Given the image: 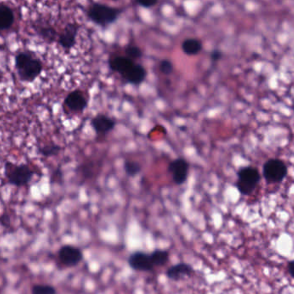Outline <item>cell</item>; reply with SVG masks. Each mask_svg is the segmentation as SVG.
<instances>
[{"mask_svg":"<svg viewBox=\"0 0 294 294\" xmlns=\"http://www.w3.org/2000/svg\"><path fill=\"white\" fill-rule=\"evenodd\" d=\"M79 26L75 24H68L66 25L65 28L60 34L58 38V43L62 48L65 50H69L75 46L76 43V37H77Z\"/></svg>","mask_w":294,"mask_h":294,"instance_id":"30bf717a","label":"cell"},{"mask_svg":"<svg viewBox=\"0 0 294 294\" xmlns=\"http://www.w3.org/2000/svg\"><path fill=\"white\" fill-rule=\"evenodd\" d=\"M121 13L122 10L117 8L109 7L101 4H94L89 9L88 16L91 21L97 25L107 27L118 20Z\"/></svg>","mask_w":294,"mask_h":294,"instance_id":"3957f363","label":"cell"},{"mask_svg":"<svg viewBox=\"0 0 294 294\" xmlns=\"http://www.w3.org/2000/svg\"><path fill=\"white\" fill-rule=\"evenodd\" d=\"M5 175L10 184L16 187H23L30 182L34 173L29 166H16L12 162H7L5 166Z\"/></svg>","mask_w":294,"mask_h":294,"instance_id":"277c9868","label":"cell"},{"mask_svg":"<svg viewBox=\"0 0 294 294\" xmlns=\"http://www.w3.org/2000/svg\"><path fill=\"white\" fill-rule=\"evenodd\" d=\"M260 172L257 168L248 166L241 168L237 172L236 188L242 196H250L256 190L260 182Z\"/></svg>","mask_w":294,"mask_h":294,"instance_id":"7a4b0ae2","label":"cell"},{"mask_svg":"<svg viewBox=\"0 0 294 294\" xmlns=\"http://www.w3.org/2000/svg\"><path fill=\"white\" fill-rule=\"evenodd\" d=\"M192 273H193V268L192 266L188 264H180L171 266L170 268L167 271V276L168 279L178 282L191 276Z\"/></svg>","mask_w":294,"mask_h":294,"instance_id":"5bb4252c","label":"cell"},{"mask_svg":"<svg viewBox=\"0 0 294 294\" xmlns=\"http://www.w3.org/2000/svg\"><path fill=\"white\" fill-rule=\"evenodd\" d=\"M14 22L13 10L6 6H0V30H6Z\"/></svg>","mask_w":294,"mask_h":294,"instance_id":"2e32d148","label":"cell"},{"mask_svg":"<svg viewBox=\"0 0 294 294\" xmlns=\"http://www.w3.org/2000/svg\"><path fill=\"white\" fill-rule=\"evenodd\" d=\"M159 69H160V72L163 75L169 76L174 72V64H173V63L169 60H163L160 63Z\"/></svg>","mask_w":294,"mask_h":294,"instance_id":"7402d4cb","label":"cell"},{"mask_svg":"<svg viewBox=\"0 0 294 294\" xmlns=\"http://www.w3.org/2000/svg\"><path fill=\"white\" fill-rule=\"evenodd\" d=\"M159 0H136V4L143 8H152L158 3Z\"/></svg>","mask_w":294,"mask_h":294,"instance_id":"cb8c5ba5","label":"cell"},{"mask_svg":"<svg viewBox=\"0 0 294 294\" xmlns=\"http://www.w3.org/2000/svg\"><path fill=\"white\" fill-rule=\"evenodd\" d=\"M15 68L20 80L27 83L38 78L43 70L42 62L29 52H20L16 56Z\"/></svg>","mask_w":294,"mask_h":294,"instance_id":"6da1fadb","label":"cell"},{"mask_svg":"<svg viewBox=\"0 0 294 294\" xmlns=\"http://www.w3.org/2000/svg\"><path fill=\"white\" fill-rule=\"evenodd\" d=\"M124 172L130 178H135L142 172V166L138 162L126 161L124 162Z\"/></svg>","mask_w":294,"mask_h":294,"instance_id":"ac0fdd59","label":"cell"},{"mask_svg":"<svg viewBox=\"0 0 294 294\" xmlns=\"http://www.w3.org/2000/svg\"><path fill=\"white\" fill-rule=\"evenodd\" d=\"M222 58H223V52L220 50H214L211 52V58L212 62H218Z\"/></svg>","mask_w":294,"mask_h":294,"instance_id":"d4e9b609","label":"cell"},{"mask_svg":"<svg viewBox=\"0 0 294 294\" xmlns=\"http://www.w3.org/2000/svg\"><path fill=\"white\" fill-rule=\"evenodd\" d=\"M31 294H56V288L50 285L33 286Z\"/></svg>","mask_w":294,"mask_h":294,"instance_id":"d6986e66","label":"cell"},{"mask_svg":"<svg viewBox=\"0 0 294 294\" xmlns=\"http://www.w3.org/2000/svg\"><path fill=\"white\" fill-rule=\"evenodd\" d=\"M62 150V148L56 144H50L42 148L40 150V154L44 156L46 158H50V156H56L59 154Z\"/></svg>","mask_w":294,"mask_h":294,"instance_id":"44dd1931","label":"cell"},{"mask_svg":"<svg viewBox=\"0 0 294 294\" xmlns=\"http://www.w3.org/2000/svg\"><path fill=\"white\" fill-rule=\"evenodd\" d=\"M64 105L74 113H81L87 107V99L81 90H74L66 96Z\"/></svg>","mask_w":294,"mask_h":294,"instance_id":"ba28073f","label":"cell"},{"mask_svg":"<svg viewBox=\"0 0 294 294\" xmlns=\"http://www.w3.org/2000/svg\"><path fill=\"white\" fill-rule=\"evenodd\" d=\"M58 256L61 262L64 266L69 268L77 266L83 259V254L81 250L71 245L62 246L58 252Z\"/></svg>","mask_w":294,"mask_h":294,"instance_id":"52a82bcc","label":"cell"},{"mask_svg":"<svg viewBox=\"0 0 294 294\" xmlns=\"http://www.w3.org/2000/svg\"><path fill=\"white\" fill-rule=\"evenodd\" d=\"M189 168L188 162L184 158H177L169 164L168 172L172 175L174 184L182 185L186 182L188 178Z\"/></svg>","mask_w":294,"mask_h":294,"instance_id":"8992f818","label":"cell"},{"mask_svg":"<svg viewBox=\"0 0 294 294\" xmlns=\"http://www.w3.org/2000/svg\"><path fill=\"white\" fill-rule=\"evenodd\" d=\"M134 64H135V62L127 58L126 56H117L109 60L110 69L116 74H119L122 78L127 74Z\"/></svg>","mask_w":294,"mask_h":294,"instance_id":"7c38bea8","label":"cell"},{"mask_svg":"<svg viewBox=\"0 0 294 294\" xmlns=\"http://www.w3.org/2000/svg\"><path fill=\"white\" fill-rule=\"evenodd\" d=\"M181 48H182L183 52L186 56H198V54L203 50V44L198 39L190 38L183 42Z\"/></svg>","mask_w":294,"mask_h":294,"instance_id":"9a60e30c","label":"cell"},{"mask_svg":"<svg viewBox=\"0 0 294 294\" xmlns=\"http://www.w3.org/2000/svg\"><path fill=\"white\" fill-rule=\"evenodd\" d=\"M146 77H147V70L141 64L135 63L133 66L130 68L123 78L130 84L140 86L141 84L144 82Z\"/></svg>","mask_w":294,"mask_h":294,"instance_id":"4fadbf2b","label":"cell"},{"mask_svg":"<svg viewBox=\"0 0 294 294\" xmlns=\"http://www.w3.org/2000/svg\"><path fill=\"white\" fill-rule=\"evenodd\" d=\"M149 256H150V259H151L152 264L154 266H163L167 264L168 258H169L168 252L161 250H155Z\"/></svg>","mask_w":294,"mask_h":294,"instance_id":"e0dca14e","label":"cell"},{"mask_svg":"<svg viewBox=\"0 0 294 294\" xmlns=\"http://www.w3.org/2000/svg\"><path fill=\"white\" fill-rule=\"evenodd\" d=\"M288 174V168L285 162L278 158L267 160L263 166V176L266 184H281Z\"/></svg>","mask_w":294,"mask_h":294,"instance_id":"5b68a950","label":"cell"},{"mask_svg":"<svg viewBox=\"0 0 294 294\" xmlns=\"http://www.w3.org/2000/svg\"><path fill=\"white\" fill-rule=\"evenodd\" d=\"M128 262L130 268L136 271H151L155 268L152 264L150 256L143 252H136L131 254Z\"/></svg>","mask_w":294,"mask_h":294,"instance_id":"9c48e42d","label":"cell"},{"mask_svg":"<svg viewBox=\"0 0 294 294\" xmlns=\"http://www.w3.org/2000/svg\"><path fill=\"white\" fill-rule=\"evenodd\" d=\"M39 34L41 36L44 38V40H49V42H53L56 40V33L55 30L52 28H42L39 31Z\"/></svg>","mask_w":294,"mask_h":294,"instance_id":"603a6c76","label":"cell"},{"mask_svg":"<svg viewBox=\"0 0 294 294\" xmlns=\"http://www.w3.org/2000/svg\"><path fill=\"white\" fill-rule=\"evenodd\" d=\"M293 268L294 262L293 260H291V262L288 264V272H289V274L291 276V277H293L294 276Z\"/></svg>","mask_w":294,"mask_h":294,"instance_id":"484cf974","label":"cell"},{"mask_svg":"<svg viewBox=\"0 0 294 294\" xmlns=\"http://www.w3.org/2000/svg\"><path fill=\"white\" fill-rule=\"evenodd\" d=\"M91 125L98 135H106L115 128L116 122L105 114H99L91 122Z\"/></svg>","mask_w":294,"mask_h":294,"instance_id":"8fae6325","label":"cell"},{"mask_svg":"<svg viewBox=\"0 0 294 294\" xmlns=\"http://www.w3.org/2000/svg\"><path fill=\"white\" fill-rule=\"evenodd\" d=\"M125 56L127 58H130L131 60H136L142 58L143 56V52L142 50L136 46H129L125 49Z\"/></svg>","mask_w":294,"mask_h":294,"instance_id":"ffe728a7","label":"cell"}]
</instances>
